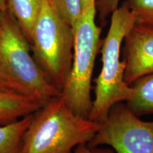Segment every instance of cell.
I'll list each match as a JSON object with an SVG mask.
<instances>
[{
    "label": "cell",
    "instance_id": "14",
    "mask_svg": "<svg viewBox=\"0 0 153 153\" xmlns=\"http://www.w3.org/2000/svg\"><path fill=\"white\" fill-rule=\"evenodd\" d=\"M120 0H97L96 9L102 26L106 24L107 19L119 7Z\"/></svg>",
    "mask_w": 153,
    "mask_h": 153
},
{
    "label": "cell",
    "instance_id": "5",
    "mask_svg": "<svg viewBox=\"0 0 153 153\" xmlns=\"http://www.w3.org/2000/svg\"><path fill=\"white\" fill-rule=\"evenodd\" d=\"M29 43L36 62L61 92L72 67L73 30L57 14L51 0H42Z\"/></svg>",
    "mask_w": 153,
    "mask_h": 153
},
{
    "label": "cell",
    "instance_id": "9",
    "mask_svg": "<svg viewBox=\"0 0 153 153\" xmlns=\"http://www.w3.org/2000/svg\"><path fill=\"white\" fill-rule=\"evenodd\" d=\"M131 87V98L125 102L129 109L139 117L153 114V73L140 78Z\"/></svg>",
    "mask_w": 153,
    "mask_h": 153
},
{
    "label": "cell",
    "instance_id": "16",
    "mask_svg": "<svg viewBox=\"0 0 153 153\" xmlns=\"http://www.w3.org/2000/svg\"><path fill=\"white\" fill-rule=\"evenodd\" d=\"M19 94L14 87L4 79V77L0 73V94Z\"/></svg>",
    "mask_w": 153,
    "mask_h": 153
},
{
    "label": "cell",
    "instance_id": "1",
    "mask_svg": "<svg viewBox=\"0 0 153 153\" xmlns=\"http://www.w3.org/2000/svg\"><path fill=\"white\" fill-rule=\"evenodd\" d=\"M99 127L74 114L57 96L34 113L19 153H72L78 145L88 144Z\"/></svg>",
    "mask_w": 153,
    "mask_h": 153
},
{
    "label": "cell",
    "instance_id": "17",
    "mask_svg": "<svg viewBox=\"0 0 153 153\" xmlns=\"http://www.w3.org/2000/svg\"><path fill=\"white\" fill-rule=\"evenodd\" d=\"M8 3L7 0H0V26L4 14L8 10Z\"/></svg>",
    "mask_w": 153,
    "mask_h": 153
},
{
    "label": "cell",
    "instance_id": "4",
    "mask_svg": "<svg viewBox=\"0 0 153 153\" xmlns=\"http://www.w3.org/2000/svg\"><path fill=\"white\" fill-rule=\"evenodd\" d=\"M92 5L82 11L72 26L74 36L72 67L60 96L74 114L89 118L93 99L91 91L95 60L102 43L101 27L96 23Z\"/></svg>",
    "mask_w": 153,
    "mask_h": 153
},
{
    "label": "cell",
    "instance_id": "6",
    "mask_svg": "<svg viewBox=\"0 0 153 153\" xmlns=\"http://www.w3.org/2000/svg\"><path fill=\"white\" fill-rule=\"evenodd\" d=\"M87 145H108L116 153H153V121L141 120L125 102L117 103Z\"/></svg>",
    "mask_w": 153,
    "mask_h": 153
},
{
    "label": "cell",
    "instance_id": "18",
    "mask_svg": "<svg viewBox=\"0 0 153 153\" xmlns=\"http://www.w3.org/2000/svg\"><path fill=\"white\" fill-rule=\"evenodd\" d=\"M96 1L97 0H82V11L90 7L91 6L96 4Z\"/></svg>",
    "mask_w": 153,
    "mask_h": 153
},
{
    "label": "cell",
    "instance_id": "12",
    "mask_svg": "<svg viewBox=\"0 0 153 153\" xmlns=\"http://www.w3.org/2000/svg\"><path fill=\"white\" fill-rule=\"evenodd\" d=\"M51 1L57 14L72 27L82 13V0H51Z\"/></svg>",
    "mask_w": 153,
    "mask_h": 153
},
{
    "label": "cell",
    "instance_id": "8",
    "mask_svg": "<svg viewBox=\"0 0 153 153\" xmlns=\"http://www.w3.org/2000/svg\"><path fill=\"white\" fill-rule=\"evenodd\" d=\"M43 105L19 94H0V126L33 114Z\"/></svg>",
    "mask_w": 153,
    "mask_h": 153
},
{
    "label": "cell",
    "instance_id": "7",
    "mask_svg": "<svg viewBox=\"0 0 153 153\" xmlns=\"http://www.w3.org/2000/svg\"><path fill=\"white\" fill-rule=\"evenodd\" d=\"M124 80L131 86L153 73V26L135 24L126 34L121 49Z\"/></svg>",
    "mask_w": 153,
    "mask_h": 153
},
{
    "label": "cell",
    "instance_id": "13",
    "mask_svg": "<svg viewBox=\"0 0 153 153\" xmlns=\"http://www.w3.org/2000/svg\"><path fill=\"white\" fill-rule=\"evenodd\" d=\"M135 24L153 26V0H126Z\"/></svg>",
    "mask_w": 153,
    "mask_h": 153
},
{
    "label": "cell",
    "instance_id": "11",
    "mask_svg": "<svg viewBox=\"0 0 153 153\" xmlns=\"http://www.w3.org/2000/svg\"><path fill=\"white\" fill-rule=\"evenodd\" d=\"M42 0H7L8 9L30 42L32 29Z\"/></svg>",
    "mask_w": 153,
    "mask_h": 153
},
{
    "label": "cell",
    "instance_id": "10",
    "mask_svg": "<svg viewBox=\"0 0 153 153\" xmlns=\"http://www.w3.org/2000/svg\"><path fill=\"white\" fill-rule=\"evenodd\" d=\"M33 114L0 126V153H19L23 137L31 122Z\"/></svg>",
    "mask_w": 153,
    "mask_h": 153
},
{
    "label": "cell",
    "instance_id": "3",
    "mask_svg": "<svg viewBox=\"0 0 153 153\" xmlns=\"http://www.w3.org/2000/svg\"><path fill=\"white\" fill-rule=\"evenodd\" d=\"M30 45L8 9L0 26V73L17 93L45 104L60 91L48 81L30 52Z\"/></svg>",
    "mask_w": 153,
    "mask_h": 153
},
{
    "label": "cell",
    "instance_id": "2",
    "mask_svg": "<svg viewBox=\"0 0 153 153\" xmlns=\"http://www.w3.org/2000/svg\"><path fill=\"white\" fill-rule=\"evenodd\" d=\"M135 24L133 15L125 3L111 15L109 28L101 43L102 66L94 79V98L89 117L99 124L104 121L114 105L126 102L133 93L131 86L124 80L121 49L126 34Z\"/></svg>",
    "mask_w": 153,
    "mask_h": 153
},
{
    "label": "cell",
    "instance_id": "15",
    "mask_svg": "<svg viewBox=\"0 0 153 153\" xmlns=\"http://www.w3.org/2000/svg\"><path fill=\"white\" fill-rule=\"evenodd\" d=\"M72 153H116V152L111 148H98L97 147L91 148L87 144H82L76 147Z\"/></svg>",
    "mask_w": 153,
    "mask_h": 153
}]
</instances>
